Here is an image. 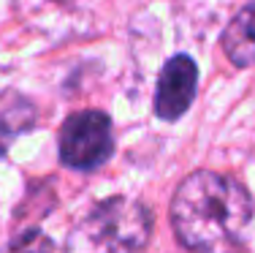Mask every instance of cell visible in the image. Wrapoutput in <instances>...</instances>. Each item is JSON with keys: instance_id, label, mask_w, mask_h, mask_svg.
Masks as SVG:
<instances>
[{"instance_id": "52a82bcc", "label": "cell", "mask_w": 255, "mask_h": 253, "mask_svg": "<svg viewBox=\"0 0 255 253\" xmlns=\"http://www.w3.org/2000/svg\"><path fill=\"white\" fill-rule=\"evenodd\" d=\"M8 253H52V240L41 232H27L11 243Z\"/></svg>"}, {"instance_id": "5b68a950", "label": "cell", "mask_w": 255, "mask_h": 253, "mask_svg": "<svg viewBox=\"0 0 255 253\" xmlns=\"http://www.w3.org/2000/svg\"><path fill=\"white\" fill-rule=\"evenodd\" d=\"M82 3L84 0H14V8L27 27L52 33L68 25Z\"/></svg>"}, {"instance_id": "3957f363", "label": "cell", "mask_w": 255, "mask_h": 253, "mask_svg": "<svg viewBox=\"0 0 255 253\" xmlns=\"http://www.w3.org/2000/svg\"><path fill=\"white\" fill-rule=\"evenodd\" d=\"M114 153L109 114L87 109L74 112L60 128V161L79 172L103 166Z\"/></svg>"}, {"instance_id": "277c9868", "label": "cell", "mask_w": 255, "mask_h": 253, "mask_svg": "<svg viewBox=\"0 0 255 253\" xmlns=\"http://www.w3.org/2000/svg\"><path fill=\"white\" fill-rule=\"evenodd\" d=\"M198 87V68L190 57L177 55L160 71L155 95V112L160 120H179L190 109Z\"/></svg>"}, {"instance_id": "7a4b0ae2", "label": "cell", "mask_w": 255, "mask_h": 253, "mask_svg": "<svg viewBox=\"0 0 255 253\" xmlns=\"http://www.w3.org/2000/svg\"><path fill=\"white\" fill-rule=\"evenodd\" d=\"M152 234V215L130 199L95 204L65 240V253H141Z\"/></svg>"}, {"instance_id": "8992f818", "label": "cell", "mask_w": 255, "mask_h": 253, "mask_svg": "<svg viewBox=\"0 0 255 253\" xmlns=\"http://www.w3.org/2000/svg\"><path fill=\"white\" fill-rule=\"evenodd\" d=\"M223 49L239 68L255 65V3L245 5L223 33Z\"/></svg>"}, {"instance_id": "6da1fadb", "label": "cell", "mask_w": 255, "mask_h": 253, "mask_svg": "<svg viewBox=\"0 0 255 253\" xmlns=\"http://www.w3.org/2000/svg\"><path fill=\"white\" fill-rule=\"evenodd\" d=\"M250 221V194L226 174L193 172L171 202L174 232L196 253H245Z\"/></svg>"}]
</instances>
